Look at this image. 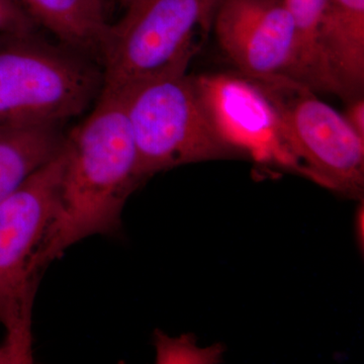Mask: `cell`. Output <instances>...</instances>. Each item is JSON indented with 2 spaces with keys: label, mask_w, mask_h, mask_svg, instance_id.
Returning <instances> with one entry per match:
<instances>
[{
  "label": "cell",
  "mask_w": 364,
  "mask_h": 364,
  "mask_svg": "<svg viewBox=\"0 0 364 364\" xmlns=\"http://www.w3.org/2000/svg\"><path fill=\"white\" fill-rule=\"evenodd\" d=\"M131 0H119V2H121V4L122 6H123V7L124 6H126L127 4H128V2H130Z\"/></svg>",
  "instance_id": "17"
},
{
  "label": "cell",
  "mask_w": 364,
  "mask_h": 364,
  "mask_svg": "<svg viewBox=\"0 0 364 364\" xmlns=\"http://www.w3.org/2000/svg\"><path fill=\"white\" fill-rule=\"evenodd\" d=\"M324 47L341 97L351 100L364 87V0H327Z\"/></svg>",
  "instance_id": "9"
},
{
  "label": "cell",
  "mask_w": 364,
  "mask_h": 364,
  "mask_svg": "<svg viewBox=\"0 0 364 364\" xmlns=\"http://www.w3.org/2000/svg\"><path fill=\"white\" fill-rule=\"evenodd\" d=\"M193 82L205 116L228 146L301 174L274 107L251 79L240 73L203 74Z\"/></svg>",
  "instance_id": "7"
},
{
  "label": "cell",
  "mask_w": 364,
  "mask_h": 364,
  "mask_svg": "<svg viewBox=\"0 0 364 364\" xmlns=\"http://www.w3.org/2000/svg\"><path fill=\"white\" fill-rule=\"evenodd\" d=\"M212 28L242 75L293 76L296 35L284 0H219Z\"/></svg>",
  "instance_id": "8"
},
{
  "label": "cell",
  "mask_w": 364,
  "mask_h": 364,
  "mask_svg": "<svg viewBox=\"0 0 364 364\" xmlns=\"http://www.w3.org/2000/svg\"><path fill=\"white\" fill-rule=\"evenodd\" d=\"M58 203L37 258L44 272L74 244L116 236L132 193L145 181L124 91L105 90L90 116L67 134Z\"/></svg>",
  "instance_id": "1"
},
{
  "label": "cell",
  "mask_w": 364,
  "mask_h": 364,
  "mask_svg": "<svg viewBox=\"0 0 364 364\" xmlns=\"http://www.w3.org/2000/svg\"><path fill=\"white\" fill-rule=\"evenodd\" d=\"M67 46L35 33L2 36L0 42V126L63 124L97 100L102 67Z\"/></svg>",
  "instance_id": "3"
},
{
  "label": "cell",
  "mask_w": 364,
  "mask_h": 364,
  "mask_svg": "<svg viewBox=\"0 0 364 364\" xmlns=\"http://www.w3.org/2000/svg\"><path fill=\"white\" fill-rule=\"evenodd\" d=\"M36 26L16 0H0V35H30L35 33Z\"/></svg>",
  "instance_id": "14"
},
{
  "label": "cell",
  "mask_w": 364,
  "mask_h": 364,
  "mask_svg": "<svg viewBox=\"0 0 364 364\" xmlns=\"http://www.w3.org/2000/svg\"><path fill=\"white\" fill-rule=\"evenodd\" d=\"M64 161L63 148L0 205V324L9 364L33 363L37 258L56 212Z\"/></svg>",
  "instance_id": "2"
},
{
  "label": "cell",
  "mask_w": 364,
  "mask_h": 364,
  "mask_svg": "<svg viewBox=\"0 0 364 364\" xmlns=\"http://www.w3.org/2000/svg\"><path fill=\"white\" fill-rule=\"evenodd\" d=\"M248 78L274 107L301 174L336 193L363 198L364 139L343 114L289 76Z\"/></svg>",
  "instance_id": "6"
},
{
  "label": "cell",
  "mask_w": 364,
  "mask_h": 364,
  "mask_svg": "<svg viewBox=\"0 0 364 364\" xmlns=\"http://www.w3.org/2000/svg\"><path fill=\"white\" fill-rule=\"evenodd\" d=\"M155 351L158 364H213L222 360L224 353L222 345L200 348L196 345V337L191 334L170 337L161 330H155Z\"/></svg>",
  "instance_id": "13"
},
{
  "label": "cell",
  "mask_w": 364,
  "mask_h": 364,
  "mask_svg": "<svg viewBox=\"0 0 364 364\" xmlns=\"http://www.w3.org/2000/svg\"><path fill=\"white\" fill-rule=\"evenodd\" d=\"M188 69H176L124 90L141 173L233 156L215 133Z\"/></svg>",
  "instance_id": "5"
},
{
  "label": "cell",
  "mask_w": 364,
  "mask_h": 364,
  "mask_svg": "<svg viewBox=\"0 0 364 364\" xmlns=\"http://www.w3.org/2000/svg\"><path fill=\"white\" fill-rule=\"evenodd\" d=\"M62 124L0 126V205L63 150Z\"/></svg>",
  "instance_id": "11"
},
{
  "label": "cell",
  "mask_w": 364,
  "mask_h": 364,
  "mask_svg": "<svg viewBox=\"0 0 364 364\" xmlns=\"http://www.w3.org/2000/svg\"><path fill=\"white\" fill-rule=\"evenodd\" d=\"M294 26L296 63L293 76L315 92L341 97L324 47V16L327 0H284Z\"/></svg>",
  "instance_id": "12"
},
{
  "label": "cell",
  "mask_w": 364,
  "mask_h": 364,
  "mask_svg": "<svg viewBox=\"0 0 364 364\" xmlns=\"http://www.w3.org/2000/svg\"><path fill=\"white\" fill-rule=\"evenodd\" d=\"M219 0H131L109 31L100 65L104 85L127 90L176 69H188L198 40L212 28Z\"/></svg>",
  "instance_id": "4"
},
{
  "label": "cell",
  "mask_w": 364,
  "mask_h": 364,
  "mask_svg": "<svg viewBox=\"0 0 364 364\" xmlns=\"http://www.w3.org/2000/svg\"><path fill=\"white\" fill-rule=\"evenodd\" d=\"M343 117L352 130L364 139V100L361 95L349 100Z\"/></svg>",
  "instance_id": "15"
},
{
  "label": "cell",
  "mask_w": 364,
  "mask_h": 364,
  "mask_svg": "<svg viewBox=\"0 0 364 364\" xmlns=\"http://www.w3.org/2000/svg\"><path fill=\"white\" fill-rule=\"evenodd\" d=\"M38 25L56 36L61 44L100 64L111 23L102 0H16Z\"/></svg>",
  "instance_id": "10"
},
{
  "label": "cell",
  "mask_w": 364,
  "mask_h": 364,
  "mask_svg": "<svg viewBox=\"0 0 364 364\" xmlns=\"http://www.w3.org/2000/svg\"><path fill=\"white\" fill-rule=\"evenodd\" d=\"M0 364H9L6 349L2 344H0Z\"/></svg>",
  "instance_id": "16"
}]
</instances>
